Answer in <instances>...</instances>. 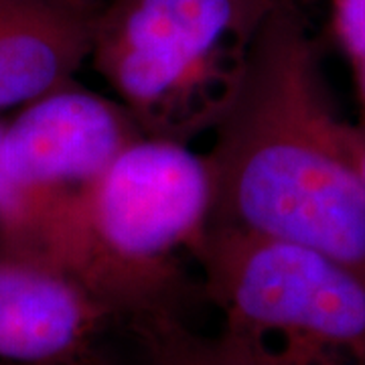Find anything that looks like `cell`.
<instances>
[{
    "label": "cell",
    "mask_w": 365,
    "mask_h": 365,
    "mask_svg": "<svg viewBox=\"0 0 365 365\" xmlns=\"http://www.w3.org/2000/svg\"><path fill=\"white\" fill-rule=\"evenodd\" d=\"M345 136L307 23L280 0L256 33L242 86L203 155L209 225L297 242L365 280V182Z\"/></svg>",
    "instance_id": "6da1fadb"
},
{
    "label": "cell",
    "mask_w": 365,
    "mask_h": 365,
    "mask_svg": "<svg viewBox=\"0 0 365 365\" xmlns=\"http://www.w3.org/2000/svg\"><path fill=\"white\" fill-rule=\"evenodd\" d=\"M205 157L187 143L138 136L53 213L21 256L90 290L116 317L170 309L181 262L209 227Z\"/></svg>",
    "instance_id": "7a4b0ae2"
},
{
    "label": "cell",
    "mask_w": 365,
    "mask_h": 365,
    "mask_svg": "<svg viewBox=\"0 0 365 365\" xmlns=\"http://www.w3.org/2000/svg\"><path fill=\"white\" fill-rule=\"evenodd\" d=\"M280 0H106L90 63L144 136L213 132Z\"/></svg>",
    "instance_id": "3957f363"
},
{
    "label": "cell",
    "mask_w": 365,
    "mask_h": 365,
    "mask_svg": "<svg viewBox=\"0 0 365 365\" xmlns=\"http://www.w3.org/2000/svg\"><path fill=\"white\" fill-rule=\"evenodd\" d=\"M223 339L248 365H355L365 355V280L319 250L209 225L195 252Z\"/></svg>",
    "instance_id": "277c9868"
},
{
    "label": "cell",
    "mask_w": 365,
    "mask_h": 365,
    "mask_svg": "<svg viewBox=\"0 0 365 365\" xmlns=\"http://www.w3.org/2000/svg\"><path fill=\"white\" fill-rule=\"evenodd\" d=\"M138 136L124 106L76 81L21 106L4 128L13 199L0 215V256H23L53 213Z\"/></svg>",
    "instance_id": "5b68a950"
},
{
    "label": "cell",
    "mask_w": 365,
    "mask_h": 365,
    "mask_svg": "<svg viewBox=\"0 0 365 365\" xmlns=\"http://www.w3.org/2000/svg\"><path fill=\"white\" fill-rule=\"evenodd\" d=\"M114 317L66 274L0 256V361L47 365L88 357Z\"/></svg>",
    "instance_id": "8992f818"
},
{
    "label": "cell",
    "mask_w": 365,
    "mask_h": 365,
    "mask_svg": "<svg viewBox=\"0 0 365 365\" xmlns=\"http://www.w3.org/2000/svg\"><path fill=\"white\" fill-rule=\"evenodd\" d=\"M106 0H0V110L71 83Z\"/></svg>",
    "instance_id": "52a82bcc"
},
{
    "label": "cell",
    "mask_w": 365,
    "mask_h": 365,
    "mask_svg": "<svg viewBox=\"0 0 365 365\" xmlns=\"http://www.w3.org/2000/svg\"><path fill=\"white\" fill-rule=\"evenodd\" d=\"M130 321L150 365H248L222 335L197 333L170 309L144 313Z\"/></svg>",
    "instance_id": "ba28073f"
},
{
    "label": "cell",
    "mask_w": 365,
    "mask_h": 365,
    "mask_svg": "<svg viewBox=\"0 0 365 365\" xmlns=\"http://www.w3.org/2000/svg\"><path fill=\"white\" fill-rule=\"evenodd\" d=\"M329 11L335 39L357 66L365 59V0H329Z\"/></svg>",
    "instance_id": "9c48e42d"
},
{
    "label": "cell",
    "mask_w": 365,
    "mask_h": 365,
    "mask_svg": "<svg viewBox=\"0 0 365 365\" xmlns=\"http://www.w3.org/2000/svg\"><path fill=\"white\" fill-rule=\"evenodd\" d=\"M347 150L353 160V167L359 173L361 181L365 182V130H359L351 124H347Z\"/></svg>",
    "instance_id": "30bf717a"
},
{
    "label": "cell",
    "mask_w": 365,
    "mask_h": 365,
    "mask_svg": "<svg viewBox=\"0 0 365 365\" xmlns=\"http://www.w3.org/2000/svg\"><path fill=\"white\" fill-rule=\"evenodd\" d=\"M4 128L6 126L0 122V215L11 207V199H13V187L4 167Z\"/></svg>",
    "instance_id": "8fae6325"
},
{
    "label": "cell",
    "mask_w": 365,
    "mask_h": 365,
    "mask_svg": "<svg viewBox=\"0 0 365 365\" xmlns=\"http://www.w3.org/2000/svg\"><path fill=\"white\" fill-rule=\"evenodd\" d=\"M0 365H29V364H11V361H0ZM47 365H102L96 355L91 353L88 357H81V359H76V361H66V364H47Z\"/></svg>",
    "instance_id": "7c38bea8"
},
{
    "label": "cell",
    "mask_w": 365,
    "mask_h": 365,
    "mask_svg": "<svg viewBox=\"0 0 365 365\" xmlns=\"http://www.w3.org/2000/svg\"><path fill=\"white\" fill-rule=\"evenodd\" d=\"M355 67V73H357V81H359V91H361V102L365 108V59H361Z\"/></svg>",
    "instance_id": "4fadbf2b"
},
{
    "label": "cell",
    "mask_w": 365,
    "mask_h": 365,
    "mask_svg": "<svg viewBox=\"0 0 365 365\" xmlns=\"http://www.w3.org/2000/svg\"><path fill=\"white\" fill-rule=\"evenodd\" d=\"M355 365H365V355H364V357H361V359H359V361H357V364H355Z\"/></svg>",
    "instance_id": "5bb4252c"
}]
</instances>
